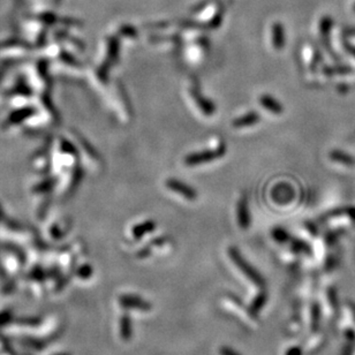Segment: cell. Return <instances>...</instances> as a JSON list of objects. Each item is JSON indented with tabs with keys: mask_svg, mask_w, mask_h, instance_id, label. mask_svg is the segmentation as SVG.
Wrapping results in <instances>:
<instances>
[{
	"mask_svg": "<svg viewBox=\"0 0 355 355\" xmlns=\"http://www.w3.org/2000/svg\"><path fill=\"white\" fill-rule=\"evenodd\" d=\"M225 154V147H221L215 150H204L200 151V153L190 154L185 158V164L188 166L200 165V164L209 163V161L217 159L218 157L222 156Z\"/></svg>",
	"mask_w": 355,
	"mask_h": 355,
	"instance_id": "6da1fadb",
	"label": "cell"
},
{
	"mask_svg": "<svg viewBox=\"0 0 355 355\" xmlns=\"http://www.w3.org/2000/svg\"><path fill=\"white\" fill-rule=\"evenodd\" d=\"M165 185L166 188L170 189L171 192L178 194V195H180L185 200H188V201H195L198 199L196 190L192 188L189 185H187V183L180 181V180L169 179L166 180Z\"/></svg>",
	"mask_w": 355,
	"mask_h": 355,
	"instance_id": "7a4b0ae2",
	"label": "cell"
},
{
	"mask_svg": "<svg viewBox=\"0 0 355 355\" xmlns=\"http://www.w3.org/2000/svg\"><path fill=\"white\" fill-rule=\"evenodd\" d=\"M258 101H260V104L262 105L264 109L270 111L271 113H274V114H282L284 111L282 104H280L277 99H274L273 97H271L269 95H262L260 98H258Z\"/></svg>",
	"mask_w": 355,
	"mask_h": 355,
	"instance_id": "3957f363",
	"label": "cell"
},
{
	"mask_svg": "<svg viewBox=\"0 0 355 355\" xmlns=\"http://www.w3.org/2000/svg\"><path fill=\"white\" fill-rule=\"evenodd\" d=\"M258 120H260V117L258 114H256L255 112L248 113V114L241 115L240 118H238L237 120H234L233 126L237 128H241V127H249V126H253L255 124H257Z\"/></svg>",
	"mask_w": 355,
	"mask_h": 355,
	"instance_id": "277c9868",
	"label": "cell"
},
{
	"mask_svg": "<svg viewBox=\"0 0 355 355\" xmlns=\"http://www.w3.org/2000/svg\"><path fill=\"white\" fill-rule=\"evenodd\" d=\"M238 221L239 225L241 227H247L249 224V215H248L247 202L244 200H241L238 205Z\"/></svg>",
	"mask_w": 355,
	"mask_h": 355,
	"instance_id": "5b68a950",
	"label": "cell"
},
{
	"mask_svg": "<svg viewBox=\"0 0 355 355\" xmlns=\"http://www.w3.org/2000/svg\"><path fill=\"white\" fill-rule=\"evenodd\" d=\"M273 46L276 50H280L284 46V31L282 25H274L273 28Z\"/></svg>",
	"mask_w": 355,
	"mask_h": 355,
	"instance_id": "8992f818",
	"label": "cell"
},
{
	"mask_svg": "<svg viewBox=\"0 0 355 355\" xmlns=\"http://www.w3.org/2000/svg\"><path fill=\"white\" fill-rule=\"evenodd\" d=\"M331 158L334 161H340V163H344V164L353 163V159H352L350 156H347L346 154L340 153V151H333V153L331 154Z\"/></svg>",
	"mask_w": 355,
	"mask_h": 355,
	"instance_id": "52a82bcc",
	"label": "cell"
}]
</instances>
